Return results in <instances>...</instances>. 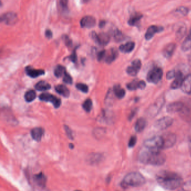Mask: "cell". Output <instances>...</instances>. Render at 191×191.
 <instances>
[{
  "label": "cell",
  "instance_id": "6da1fadb",
  "mask_svg": "<svg viewBox=\"0 0 191 191\" xmlns=\"http://www.w3.org/2000/svg\"><path fill=\"white\" fill-rule=\"evenodd\" d=\"M156 180L163 188L168 190H174L182 185V177L173 172L161 171L157 174Z\"/></svg>",
  "mask_w": 191,
  "mask_h": 191
},
{
  "label": "cell",
  "instance_id": "7a4b0ae2",
  "mask_svg": "<svg viewBox=\"0 0 191 191\" xmlns=\"http://www.w3.org/2000/svg\"><path fill=\"white\" fill-rule=\"evenodd\" d=\"M167 157L164 153L160 151H153L147 149L141 152L139 160L146 164L161 165L166 161Z\"/></svg>",
  "mask_w": 191,
  "mask_h": 191
},
{
  "label": "cell",
  "instance_id": "3957f363",
  "mask_svg": "<svg viewBox=\"0 0 191 191\" xmlns=\"http://www.w3.org/2000/svg\"><path fill=\"white\" fill-rule=\"evenodd\" d=\"M145 183V179L141 174L138 172H131L127 174L121 182V185L123 188L137 187L143 185Z\"/></svg>",
  "mask_w": 191,
  "mask_h": 191
},
{
  "label": "cell",
  "instance_id": "277c9868",
  "mask_svg": "<svg viewBox=\"0 0 191 191\" xmlns=\"http://www.w3.org/2000/svg\"><path fill=\"white\" fill-rule=\"evenodd\" d=\"M143 145L147 149L153 151H160L163 149V140L162 136H155L144 141Z\"/></svg>",
  "mask_w": 191,
  "mask_h": 191
},
{
  "label": "cell",
  "instance_id": "5b68a950",
  "mask_svg": "<svg viewBox=\"0 0 191 191\" xmlns=\"http://www.w3.org/2000/svg\"><path fill=\"white\" fill-rule=\"evenodd\" d=\"M163 76V71L162 69L158 67H155L150 70L147 75V80L151 83L157 84L161 81Z\"/></svg>",
  "mask_w": 191,
  "mask_h": 191
},
{
  "label": "cell",
  "instance_id": "8992f818",
  "mask_svg": "<svg viewBox=\"0 0 191 191\" xmlns=\"http://www.w3.org/2000/svg\"><path fill=\"white\" fill-rule=\"evenodd\" d=\"M165 103L164 97H159L155 102L150 107L148 110V114L151 117H154L158 114L159 112L162 109Z\"/></svg>",
  "mask_w": 191,
  "mask_h": 191
},
{
  "label": "cell",
  "instance_id": "52a82bcc",
  "mask_svg": "<svg viewBox=\"0 0 191 191\" xmlns=\"http://www.w3.org/2000/svg\"><path fill=\"white\" fill-rule=\"evenodd\" d=\"M91 37L95 42L102 46L107 45L111 39L110 35L105 32H101L97 34L96 32H93L91 34Z\"/></svg>",
  "mask_w": 191,
  "mask_h": 191
},
{
  "label": "cell",
  "instance_id": "ba28073f",
  "mask_svg": "<svg viewBox=\"0 0 191 191\" xmlns=\"http://www.w3.org/2000/svg\"><path fill=\"white\" fill-rule=\"evenodd\" d=\"M173 123V119L169 116H165L159 119L154 124L155 128L160 130L168 129Z\"/></svg>",
  "mask_w": 191,
  "mask_h": 191
},
{
  "label": "cell",
  "instance_id": "9c48e42d",
  "mask_svg": "<svg viewBox=\"0 0 191 191\" xmlns=\"http://www.w3.org/2000/svg\"><path fill=\"white\" fill-rule=\"evenodd\" d=\"M39 99L42 101L45 102H50L53 105L55 108H58L61 104V101L60 98L54 96L53 94L44 93L39 95Z\"/></svg>",
  "mask_w": 191,
  "mask_h": 191
},
{
  "label": "cell",
  "instance_id": "30bf717a",
  "mask_svg": "<svg viewBox=\"0 0 191 191\" xmlns=\"http://www.w3.org/2000/svg\"><path fill=\"white\" fill-rule=\"evenodd\" d=\"M163 140V149L173 147L176 141V136L173 133L168 132L162 136Z\"/></svg>",
  "mask_w": 191,
  "mask_h": 191
},
{
  "label": "cell",
  "instance_id": "8fae6325",
  "mask_svg": "<svg viewBox=\"0 0 191 191\" xmlns=\"http://www.w3.org/2000/svg\"><path fill=\"white\" fill-rule=\"evenodd\" d=\"M1 21L7 25H14L18 21V16L15 12H7L1 16Z\"/></svg>",
  "mask_w": 191,
  "mask_h": 191
},
{
  "label": "cell",
  "instance_id": "7c38bea8",
  "mask_svg": "<svg viewBox=\"0 0 191 191\" xmlns=\"http://www.w3.org/2000/svg\"><path fill=\"white\" fill-rule=\"evenodd\" d=\"M141 62L140 59H135L131 63V65L126 69L127 74L131 76H136L141 68Z\"/></svg>",
  "mask_w": 191,
  "mask_h": 191
},
{
  "label": "cell",
  "instance_id": "4fadbf2b",
  "mask_svg": "<svg viewBox=\"0 0 191 191\" xmlns=\"http://www.w3.org/2000/svg\"><path fill=\"white\" fill-rule=\"evenodd\" d=\"M184 107V103L181 101H176L169 103L167 106V111L169 114H174L182 111Z\"/></svg>",
  "mask_w": 191,
  "mask_h": 191
},
{
  "label": "cell",
  "instance_id": "5bb4252c",
  "mask_svg": "<svg viewBox=\"0 0 191 191\" xmlns=\"http://www.w3.org/2000/svg\"><path fill=\"white\" fill-rule=\"evenodd\" d=\"M164 28L163 27L156 25H151L149 27L145 35V38L146 40H150L156 34L163 31Z\"/></svg>",
  "mask_w": 191,
  "mask_h": 191
},
{
  "label": "cell",
  "instance_id": "9a60e30c",
  "mask_svg": "<svg viewBox=\"0 0 191 191\" xmlns=\"http://www.w3.org/2000/svg\"><path fill=\"white\" fill-rule=\"evenodd\" d=\"M146 83L144 81L134 80L127 84V88L129 91H136L138 89H143L146 87Z\"/></svg>",
  "mask_w": 191,
  "mask_h": 191
},
{
  "label": "cell",
  "instance_id": "2e32d148",
  "mask_svg": "<svg viewBox=\"0 0 191 191\" xmlns=\"http://www.w3.org/2000/svg\"><path fill=\"white\" fill-rule=\"evenodd\" d=\"M96 19L91 16H86L80 21L81 27L84 28H92L96 25Z\"/></svg>",
  "mask_w": 191,
  "mask_h": 191
},
{
  "label": "cell",
  "instance_id": "e0dca14e",
  "mask_svg": "<svg viewBox=\"0 0 191 191\" xmlns=\"http://www.w3.org/2000/svg\"><path fill=\"white\" fill-rule=\"evenodd\" d=\"M183 79L184 78H183L182 73L180 71L176 72V76H175L173 82L171 84L170 88L173 89H176L180 88L182 85Z\"/></svg>",
  "mask_w": 191,
  "mask_h": 191
},
{
  "label": "cell",
  "instance_id": "ac0fdd59",
  "mask_svg": "<svg viewBox=\"0 0 191 191\" xmlns=\"http://www.w3.org/2000/svg\"><path fill=\"white\" fill-rule=\"evenodd\" d=\"M180 88L182 91L186 94L191 93V74H188L184 78Z\"/></svg>",
  "mask_w": 191,
  "mask_h": 191
},
{
  "label": "cell",
  "instance_id": "d6986e66",
  "mask_svg": "<svg viewBox=\"0 0 191 191\" xmlns=\"http://www.w3.org/2000/svg\"><path fill=\"white\" fill-rule=\"evenodd\" d=\"M143 17V15L140 12H135L131 16L128 23L132 27H138L140 23L141 20Z\"/></svg>",
  "mask_w": 191,
  "mask_h": 191
},
{
  "label": "cell",
  "instance_id": "ffe728a7",
  "mask_svg": "<svg viewBox=\"0 0 191 191\" xmlns=\"http://www.w3.org/2000/svg\"><path fill=\"white\" fill-rule=\"evenodd\" d=\"M118 56V51L116 48H112L108 52H106L105 61L108 64H111L114 62Z\"/></svg>",
  "mask_w": 191,
  "mask_h": 191
},
{
  "label": "cell",
  "instance_id": "44dd1931",
  "mask_svg": "<svg viewBox=\"0 0 191 191\" xmlns=\"http://www.w3.org/2000/svg\"><path fill=\"white\" fill-rule=\"evenodd\" d=\"M176 44L175 43H170L168 44L165 47L163 51V56L167 59L170 58V57L173 56L174 52L176 50Z\"/></svg>",
  "mask_w": 191,
  "mask_h": 191
},
{
  "label": "cell",
  "instance_id": "7402d4cb",
  "mask_svg": "<svg viewBox=\"0 0 191 191\" xmlns=\"http://www.w3.org/2000/svg\"><path fill=\"white\" fill-rule=\"evenodd\" d=\"M25 71L27 74L28 76L32 78H36L45 74V71L41 69H35L34 68H32L31 67H27L25 68Z\"/></svg>",
  "mask_w": 191,
  "mask_h": 191
},
{
  "label": "cell",
  "instance_id": "603a6c76",
  "mask_svg": "<svg viewBox=\"0 0 191 191\" xmlns=\"http://www.w3.org/2000/svg\"><path fill=\"white\" fill-rule=\"evenodd\" d=\"M45 131L42 127H36L32 130L31 135L33 139L37 141H40L42 136L44 135Z\"/></svg>",
  "mask_w": 191,
  "mask_h": 191
},
{
  "label": "cell",
  "instance_id": "cb8c5ba5",
  "mask_svg": "<svg viewBox=\"0 0 191 191\" xmlns=\"http://www.w3.org/2000/svg\"><path fill=\"white\" fill-rule=\"evenodd\" d=\"M135 47V43L132 41H129L125 44L120 45V50L124 53H129L132 52Z\"/></svg>",
  "mask_w": 191,
  "mask_h": 191
},
{
  "label": "cell",
  "instance_id": "d4e9b609",
  "mask_svg": "<svg viewBox=\"0 0 191 191\" xmlns=\"http://www.w3.org/2000/svg\"><path fill=\"white\" fill-rule=\"evenodd\" d=\"M147 125V121L146 119L144 118H140L136 121L135 125H134V129L136 131L138 132H142Z\"/></svg>",
  "mask_w": 191,
  "mask_h": 191
},
{
  "label": "cell",
  "instance_id": "484cf974",
  "mask_svg": "<svg viewBox=\"0 0 191 191\" xmlns=\"http://www.w3.org/2000/svg\"><path fill=\"white\" fill-rule=\"evenodd\" d=\"M56 91L58 94L65 97H69L70 96V91L65 85H59L56 86L55 87Z\"/></svg>",
  "mask_w": 191,
  "mask_h": 191
},
{
  "label": "cell",
  "instance_id": "4316f807",
  "mask_svg": "<svg viewBox=\"0 0 191 191\" xmlns=\"http://www.w3.org/2000/svg\"><path fill=\"white\" fill-rule=\"evenodd\" d=\"M113 92L115 96L119 99H122L125 96V90L122 88L121 86L119 85H117L114 86Z\"/></svg>",
  "mask_w": 191,
  "mask_h": 191
},
{
  "label": "cell",
  "instance_id": "83f0119b",
  "mask_svg": "<svg viewBox=\"0 0 191 191\" xmlns=\"http://www.w3.org/2000/svg\"><path fill=\"white\" fill-rule=\"evenodd\" d=\"M181 49L183 52H187L191 49V29L185 40L183 42Z\"/></svg>",
  "mask_w": 191,
  "mask_h": 191
},
{
  "label": "cell",
  "instance_id": "f1b7e54d",
  "mask_svg": "<svg viewBox=\"0 0 191 191\" xmlns=\"http://www.w3.org/2000/svg\"><path fill=\"white\" fill-rule=\"evenodd\" d=\"M187 31V27L184 24H182L176 31V39L180 40L185 36Z\"/></svg>",
  "mask_w": 191,
  "mask_h": 191
},
{
  "label": "cell",
  "instance_id": "f546056e",
  "mask_svg": "<svg viewBox=\"0 0 191 191\" xmlns=\"http://www.w3.org/2000/svg\"><path fill=\"white\" fill-rule=\"evenodd\" d=\"M51 86L49 83L45 81H40L37 83L35 85V88L36 90L39 91H47L51 88Z\"/></svg>",
  "mask_w": 191,
  "mask_h": 191
},
{
  "label": "cell",
  "instance_id": "4dcf8cb0",
  "mask_svg": "<svg viewBox=\"0 0 191 191\" xmlns=\"http://www.w3.org/2000/svg\"><path fill=\"white\" fill-rule=\"evenodd\" d=\"M112 35L113 36L114 40L117 42L123 41L125 39V36L119 30H114L112 32Z\"/></svg>",
  "mask_w": 191,
  "mask_h": 191
},
{
  "label": "cell",
  "instance_id": "1f68e13d",
  "mask_svg": "<svg viewBox=\"0 0 191 191\" xmlns=\"http://www.w3.org/2000/svg\"><path fill=\"white\" fill-rule=\"evenodd\" d=\"M66 72V68L61 65H58L54 71V75L57 78H60L61 77L64 76Z\"/></svg>",
  "mask_w": 191,
  "mask_h": 191
},
{
  "label": "cell",
  "instance_id": "d6a6232c",
  "mask_svg": "<svg viewBox=\"0 0 191 191\" xmlns=\"http://www.w3.org/2000/svg\"><path fill=\"white\" fill-rule=\"evenodd\" d=\"M25 99L28 102H30L33 101L36 98V92L33 90H30L27 92L24 96Z\"/></svg>",
  "mask_w": 191,
  "mask_h": 191
},
{
  "label": "cell",
  "instance_id": "836d02e7",
  "mask_svg": "<svg viewBox=\"0 0 191 191\" xmlns=\"http://www.w3.org/2000/svg\"><path fill=\"white\" fill-rule=\"evenodd\" d=\"M35 180L36 183L41 187H44L45 183V177L42 173H39L35 176Z\"/></svg>",
  "mask_w": 191,
  "mask_h": 191
},
{
  "label": "cell",
  "instance_id": "e575fe53",
  "mask_svg": "<svg viewBox=\"0 0 191 191\" xmlns=\"http://www.w3.org/2000/svg\"><path fill=\"white\" fill-rule=\"evenodd\" d=\"M83 107L84 110L87 112H89L91 111L92 107H93V102L90 99H87L84 101L83 104Z\"/></svg>",
  "mask_w": 191,
  "mask_h": 191
},
{
  "label": "cell",
  "instance_id": "d590c367",
  "mask_svg": "<svg viewBox=\"0 0 191 191\" xmlns=\"http://www.w3.org/2000/svg\"><path fill=\"white\" fill-rule=\"evenodd\" d=\"M176 12L179 14H181L183 16H186L188 15L189 10L188 8L184 7V6H180L176 10Z\"/></svg>",
  "mask_w": 191,
  "mask_h": 191
},
{
  "label": "cell",
  "instance_id": "8d00e7d4",
  "mask_svg": "<svg viewBox=\"0 0 191 191\" xmlns=\"http://www.w3.org/2000/svg\"><path fill=\"white\" fill-rule=\"evenodd\" d=\"M76 87L84 93H87L89 91L88 86L84 83H78L76 85Z\"/></svg>",
  "mask_w": 191,
  "mask_h": 191
},
{
  "label": "cell",
  "instance_id": "74e56055",
  "mask_svg": "<svg viewBox=\"0 0 191 191\" xmlns=\"http://www.w3.org/2000/svg\"><path fill=\"white\" fill-rule=\"evenodd\" d=\"M63 81L64 82V83H65L66 84H69V85H71L72 82H73L71 76L69 73H67V72H66L63 76Z\"/></svg>",
  "mask_w": 191,
  "mask_h": 191
},
{
  "label": "cell",
  "instance_id": "f35d334b",
  "mask_svg": "<svg viewBox=\"0 0 191 191\" xmlns=\"http://www.w3.org/2000/svg\"><path fill=\"white\" fill-rule=\"evenodd\" d=\"M183 191H191V181H189L182 184Z\"/></svg>",
  "mask_w": 191,
  "mask_h": 191
},
{
  "label": "cell",
  "instance_id": "ab89813d",
  "mask_svg": "<svg viewBox=\"0 0 191 191\" xmlns=\"http://www.w3.org/2000/svg\"><path fill=\"white\" fill-rule=\"evenodd\" d=\"M137 143V137L136 136H132L129 142V147H133Z\"/></svg>",
  "mask_w": 191,
  "mask_h": 191
},
{
  "label": "cell",
  "instance_id": "60d3db41",
  "mask_svg": "<svg viewBox=\"0 0 191 191\" xmlns=\"http://www.w3.org/2000/svg\"><path fill=\"white\" fill-rule=\"evenodd\" d=\"M106 52L107 51L105 50H101L100 52H99L98 54H97V59L98 60V61H102V60L105 59V57L106 56Z\"/></svg>",
  "mask_w": 191,
  "mask_h": 191
},
{
  "label": "cell",
  "instance_id": "b9f144b4",
  "mask_svg": "<svg viewBox=\"0 0 191 191\" xmlns=\"http://www.w3.org/2000/svg\"><path fill=\"white\" fill-rule=\"evenodd\" d=\"M65 129L66 131V135L67 137L70 139H74V135H73V132L72 131L71 129L68 126H65Z\"/></svg>",
  "mask_w": 191,
  "mask_h": 191
},
{
  "label": "cell",
  "instance_id": "7bdbcfd3",
  "mask_svg": "<svg viewBox=\"0 0 191 191\" xmlns=\"http://www.w3.org/2000/svg\"><path fill=\"white\" fill-rule=\"evenodd\" d=\"M176 72L174 70H172V71H169L167 74V80H172L173 78H175L176 76Z\"/></svg>",
  "mask_w": 191,
  "mask_h": 191
},
{
  "label": "cell",
  "instance_id": "ee69618b",
  "mask_svg": "<svg viewBox=\"0 0 191 191\" xmlns=\"http://www.w3.org/2000/svg\"><path fill=\"white\" fill-rule=\"evenodd\" d=\"M101 158V156L100 155H96V154H94L93 156H90V157H89V161L90 162H93V163L94 162H97L96 160H99Z\"/></svg>",
  "mask_w": 191,
  "mask_h": 191
},
{
  "label": "cell",
  "instance_id": "f6af8a7d",
  "mask_svg": "<svg viewBox=\"0 0 191 191\" xmlns=\"http://www.w3.org/2000/svg\"><path fill=\"white\" fill-rule=\"evenodd\" d=\"M69 58L70 60L74 63H75L77 61V54L76 53V49L74 50L73 53H72L71 55L70 56Z\"/></svg>",
  "mask_w": 191,
  "mask_h": 191
},
{
  "label": "cell",
  "instance_id": "bcb514c9",
  "mask_svg": "<svg viewBox=\"0 0 191 191\" xmlns=\"http://www.w3.org/2000/svg\"><path fill=\"white\" fill-rule=\"evenodd\" d=\"M68 1L69 0H60V5L64 10H66L68 6Z\"/></svg>",
  "mask_w": 191,
  "mask_h": 191
},
{
  "label": "cell",
  "instance_id": "7dc6e473",
  "mask_svg": "<svg viewBox=\"0 0 191 191\" xmlns=\"http://www.w3.org/2000/svg\"><path fill=\"white\" fill-rule=\"evenodd\" d=\"M63 40H64L66 45L69 47H70L72 45V41L69 38V36L67 35L63 36Z\"/></svg>",
  "mask_w": 191,
  "mask_h": 191
},
{
  "label": "cell",
  "instance_id": "c3c4849f",
  "mask_svg": "<svg viewBox=\"0 0 191 191\" xmlns=\"http://www.w3.org/2000/svg\"><path fill=\"white\" fill-rule=\"evenodd\" d=\"M45 35L46 38L48 39H51L53 36V33L51 31V30H46L45 32Z\"/></svg>",
  "mask_w": 191,
  "mask_h": 191
},
{
  "label": "cell",
  "instance_id": "681fc988",
  "mask_svg": "<svg viewBox=\"0 0 191 191\" xmlns=\"http://www.w3.org/2000/svg\"><path fill=\"white\" fill-rule=\"evenodd\" d=\"M136 112H137V109H134V110H133L132 111L129 117V120H131L132 119L134 118V116H135V115H136Z\"/></svg>",
  "mask_w": 191,
  "mask_h": 191
},
{
  "label": "cell",
  "instance_id": "f907efd6",
  "mask_svg": "<svg viewBox=\"0 0 191 191\" xmlns=\"http://www.w3.org/2000/svg\"><path fill=\"white\" fill-rule=\"evenodd\" d=\"M105 24H106V22H105V21H101L100 22V23H99V27H100V28H102V27H104L105 25Z\"/></svg>",
  "mask_w": 191,
  "mask_h": 191
},
{
  "label": "cell",
  "instance_id": "816d5d0a",
  "mask_svg": "<svg viewBox=\"0 0 191 191\" xmlns=\"http://www.w3.org/2000/svg\"><path fill=\"white\" fill-rule=\"evenodd\" d=\"M70 147L71 149H72V148H74V145L72 144H70Z\"/></svg>",
  "mask_w": 191,
  "mask_h": 191
},
{
  "label": "cell",
  "instance_id": "f5cc1de1",
  "mask_svg": "<svg viewBox=\"0 0 191 191\" xmlns=\"http://www.w3.org/2000/svg\"><path fill=\"white\" fill-rule=\"evenodd\" d=\"M84 1H85V2H87V1H89V0H84Z\"/></svg>",
  "mask_w": 191,
  "mask_h": 191
},
{
  "label": "cell",
  "instance_id": "db71d44e",
  "mask_svg": "<svg viewBox=\"0 0 191 191\" xmlns=\"http://www.w3.org/2000/svg\"></svg>",
  "mask_w": 191,
  "mask_h": 191
},
{
  "label": "cell",
  "instance_id": "11a10c76",
  "mask_svg": "<svg viewBox=\"0 0 191 191\" xmlns=\"http://www.w3.org/2000/svg\"></svg>",
  "mask_w": 191,
  "mask_h": 191
}]
</instances>
